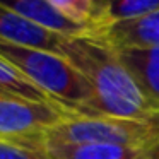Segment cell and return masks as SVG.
<instances>
[{
    "label": "cell",
    "mask_w": 159,
    "mask_h": 159,
    "mask_svg": "<svg viewBox=\"0 0 159 159\" xmlns=\"http://www.w3.org/2000/svg\"><path fill=\"white\" fill-rule=\"evenodd\" d=\"M62 57L93 87V98L79 115L80 118H137L154 113L118 53L101 39L93 36L69 38Z\"/></svg>",
    "instance_id": "6da1fadb"
},
{
    "label": "cell",
    "mask_w": 159,
    "mask_h": 159,
    "mask_svg": "<svg viewBox=\"0 0 159 159\" xmlns=\"http://www.w3.org/2000/svg\"><path fill=\"white\" fill-rule=\"evenodd\" d=\"M0 57L74 116H79L93 98L87 79L58 53L0 41Z\"/></svg>",
    "instance_id": "7a4b0ae2"
},
{
    "label": "cell",
    "mask_w": 159,
    "mask_h": 159,
    "mask_svg": "<svg viewBox=\"0 0 159 159\" xmlns=\"http://www.w3.org/2000/svg\"><path fill=\"white\" fill-rule=\"evenodd\" d=\"M41 135L62 142H99L159 151V111L137 118L72 116Z\"/></svg>",
    "instance_id": "3957f363"
},
{
    "label": "cell",
    "mask_w": 159,
    "mask_h": 159,
    "mask_svg": "<svg viewBox=\"0 0 159 159\" xmlns=\"http://www.w3.org/2000/svg\"><path fill=\"white\" fill-rule=\"evenodd\" d=\"M67 110L53 103H38L0 93V139L19 142L48 132L72 118Z\"/></svg>",
    "instance_id": "277c9868"
},
{
    "label": "cell",
    "mask_w": 159,
    "mask_h": 159,
    "mask_svg": "<svg viewBox=\"0 0 159 159\" xmlns=\"http://www.w3.org/2000/svg\"><path fill=\"white\" fill-rule=\"evenodd\" d=\"M17 144L31 145L48 159H159V151L137 147H123L99 142H62L53 139L31 137Z\"/></svg>",
    "instance_id": "5b68a950"
},
{
    "label": "cell",
    "mask_w": 159,
    "mask_h": 159,
    "mask_svg": "<svg viewBox=\"0 0 159 159\" xmlns=\"http://www.w3.org/2000/svg\"><path fill=\"white\" fill-rule=\"evenodd\" d=\"M67 39L69 38H63L36 26L34 22L28 21L0 2V41L62 55Z\"/></svg>",
    "instance_id": "8992f818"
},
{
    "label": "cell",
    "mask_w": 159,
    "mask_h": 159,
    "mask_svg": "<svg viewBox=\"0 0 159 159\" xmlns=\"http://www.w3.org/2000/svg\"><path fill=\"white\" fill-rule=\"evenodd\" d=\"M93 38L101 39L113 50L159 46V11L134 21L108 26L94 33Z\"/></svg>",
    "instance_id": "52a82bcc"
},
{
    "label": "cell",
    "mask_w": 159,
    "mask_h": 159,
    "mask_svg": "<svg viewBox=\"0 0 159 159\" xmlns=\"http://www.w3.org/2000/svg\"><path fill=\"white\" fill-rule=\"evenodd\" d=\"M2 4L28 21L34 22L36 26L63 38H80L91 34L87 28L74 22L62 11H58L53 0H14Z\"/></svg>",
    "instance_id": "ba28073f"
},
{
    "label": "cell",
    "mask_w": 159,
    "mask_h": 159,
    "mask_svg": "<svg viewBox=\"0 0 159 159\" xmlns=\"http://www.w3.org/2000/svg\"><path fill=\"white\" fill-rule=\"evenodd\" d=\"M134 77L142 96L154 111H159V46L115 50Z\"/></svg>",
    "instance_id": "9c48e42d"
},
{
    "label": "cell",
    "mask_w": 159,
    "mask_h": 159,
    "mask_svg": "<svg viewBox=\"0 0 159 159\" xmlns=\"http://www.w3.org/2000/svg\"><path fill=\"white\" fill-rule=\"evenodd\" d=\"M159 11V0H98L93 33Z\"/></svg>",
    "instance_id": "30bf717a"
},
{
    "label": "cell",
    "mask_w": 159,
    "mask_h": 159,
    "mask_svg": "<svg viewBox=\"0 0 159 159\" xmlns=\"http://www.w3.org/2000/svg\"><path fill=\"white\" fill-rule=\"evenodd\" d=\"M0 93L12 94V96H19L31 101H38V103H53L39 87H36L24 74H21L14 65H11L2 57H0Z\"/></svg>",
    "instance_id": "8fae6325"
},
{
    "label": "cell",
    "mask_w": 159,
    "mask_h": 159,
    "mask_svg": "<svg viewBox=\"0 0 159 159\" xmlns=\"http://www.w3.org/2000/svg\"><path fill=\"white\" fill-rule=\"evenodd\" d=\"M0 159H48L43 152L31 145L17 144L0 139Z\"/></svg>",
    "instance_id": "7c38bea8"
}]
</instances>
